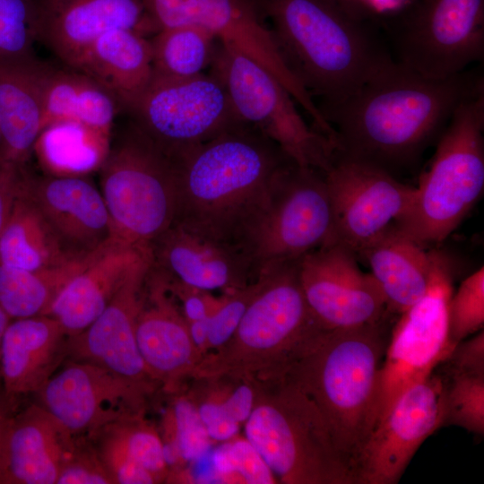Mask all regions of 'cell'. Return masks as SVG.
Segmentation results:
<instances>
[{"instance_id":"8fae6325","label":"cell","mask_w":484,"mask_h":484,"mask_svg":"<svg viewBox=\"0 0 484 484\" xmlns=\"http://www.w3.org/2000/svg\"><path fill=\"white\" fill-rule=\"evenodd\" d=\"M425 294L400 314L378 372L375 427L408 388L429 376L455 347L450 342L448 306L454 292L450 258L431 250ZM373 428V429H374Z\"/></svg>"},{"instance_id":"74e56055","label":"cell","mask_w":484,"mask_h":484,"mask_svg":"<svg viewBox=\"0 0 484 484\" xmlns=\"http://www.w3.org/2000/svg\"><path fill=\"white\" fill-rule=\"evenodd\" d=\"M443 426L484 434V375L445 374Z\"/></svg>"},{"instance_id":"3957f363","label":"cell","mask_w":484,"mask_h":484,"mask_svg":"<svg viewBox=\"0 0 484 484\" xmlns=\"http://www.w3.org/2000/svg\"><path fill=\"white\" fill-rule=\"evenodd\" d=\"M288 67L317 107L356 92L393 61L378 16L362 17L336 0H255Z\"/></svg>"},{"instance_id":"f6af8a7d","label":"cell","mask_w":484,"mask_h":484,"mask_svg":"<svg viewBox=\"0 0 484 484\" xmlns=\"http://www.w3.org/2000/svg\"><path fill=\"white\" fill-rule=\"evenodd\" d=\"M444 362L446 363L445 374L484 375L483 330L457 343Z\"/></svg>"},{"instance_id":"ee69618b","label":"cell","mask_w":484,"mask_h":484,"mask_svg":"<svg viewBox=\"0 0 484 484\" xmlns=\"http://www.w3.org/2000/svg\"><path fill=\"white\" fill-rule=\"evenodd\" d=\"M161 273L165 278L168 290L177 301L187 323L203 320L209 315L218 298L209 291L185 285Z\"/></svg>"},{"instance_id":"603a6c76","label":"cell","mask_w":484,"mask_h":484,"mask_svg":"<svg viewBox=\"0 0 484 484\" xmlns=\"http://www.w3.org/2000/svg\"><path fill=\"white\" fill-rule=\"evenodd\" d=\"M151 263L134 270L101 314L82 333L69 337L73 360L91 362L131 380L156 385L139 351L136 321Z\"/></svg>"},{"instance_id":"9c48e42d","label":"cell","mask_w":484,"mask_h":484,"mask_svg":"<svg viewBox=\"0 0 484 484\" xmlns=\"http://www.w3.org/2000/svg\"><path fill=\"white\" fill-rule=\"evenodd\" d=\"M393 59L429 78L456 75L484 57V0H410L378 16Z\"/></svg>"},{"instance_id":"60d3db41","label":"cell","mask_w":484,"mask_h":484,"mask_svg":"<svg viewBox=\"0 0 484 484\" xmlns=\"http://www.w3.org/2000/svg\"><path fill=\"white\" fill-rule=\"evenodd\" d=\"M261 283L260 273L252 283L243 288L225 291L218 298L216 305L209 315L203 319L207 340L206 353L222 346L230 339L246 308L258 292Z\"/></svg>"},{"instance_id":"836d02e7","label":"cell","mask_w":484,"mask_h":484,"mask_svg":"<svg viewBox=\"0 0 484 484\" xmlns=\"http://www.w3.org/2000/svg\"><path fill=\"white\" fill-rule=\"evenodd\" d=\"M111 137L74 122H56L46 125L34 149L42 162L57 170L53 175H82L100 167Z\"/></svg>"},{"instance_id":"44dd1931","label":"cell","mask_w":484,"mask_h":484,"mask_svg":"<svg viewBox=\"0 0 484 484\" xmlns=\"http://www.w3.org/2000/svg\"><path fill=\"white\" fill-rule=\"evenodd\" d=\"M22 187L71 257L88 256L114 240L100 190L83 175H24Z\"/></svg>"},{"instance_id":"ab89813d","label":"cell","mask_w":484,"mask_h":484,"mask_svg":"<svg viewBox=\"0 0 484 484\" xmlns=\"http://www.w3.org/2000/svg\"><path fill=\"white\" fill-rule=\"evenodd\" d=\"M484 267L465 278L448 306L449 340L453 345L483 329Z\"/></svg>"},{"instance_id":"484cf974","label":"cell","mask_w":484,"mask_h":484,"mask_svg":"<svg viewBox=\"0 0 484 484\" xmlns=\"http://www.w3.org/2000/svg\"><path fill=\"white\" fill-rule=\"evenodd\" d=\"M68 338L61 324L48 315L13 319L0 350L6 394L38 393L67 354Z\"/></svg>"},{"instance_id":"ac0fdd59","label":"cell","mask_w":484,"mask_h":484,"mask_svg":"<svg viewBox=\"0 0 484 484\" xmlns=\"http://www.w3.org/2000/svg\"><path fill=\"white\" fill-rule=\"evenodd\" d=\"M171 26L197 25L272 74L307 114L315 111L310 93L291 73L255 0H169Z\"/></svg>"},{"instance_id":"c3c4849f","label":"cell","mask_w":484,"mask_h":484,"mask_svg":"<svg viewBox=\"0 0 484 484\" xmlns=\"http://www.w3.org/2000/svg\"><path fill=\"white\" fill-rule=\"evenodd\" d=\"M349 11L362 17L375 16L369 5L364 0H336Z\"/></svg>"},{"instance_id":"6da1fadb","label":"cell","mask_w":484,"mask_h":484,"mask_svg":"<svg viewBox=\"0 0 484 484\" xmlns=\"http://www.w3.org/2000/svg\"><path fill=\"white\" fill-rule=\"evenodd\" d=\"M482 91L480 71L436 79L393 60L352 95L318 108L335 132L337 154L393 174L413 164L456 108Z\"/></svg>"},{"instance_id":"f1b7e54d","label":"cell","mask_w":484,"mask_h":484,"mask_svg":"<svg viewBox=\"0 0 484 484\" xmlns=\"http://www.w3.org/2000/svg\"><path fill=\"white\" fill-rule=\"evenodd\" d=\"M358 255L367 261L389 313L402 314L425 294L431 272L430 251L395 224L364 246Z\"/></svg>"},{"instance_id":"7a4b0ae2","label":"cell","mask_w":484,"mask_h":484,"mask_svg":"<svg viewBox=\"0 0 484 484\" xmlns=\"http://www.w3.org/2000/svg\"><path fill=\"white\" fill-rule=\"evenodd\" d=\"M173 160L175 220L238 246L294 163L275 143L244 122Z\"/></svg>"},{"instance_id":"bcb514c9","label":"cell","mask_w":484,"mask_h":484,"mask_svg":"<svg viewBox=\"0 0 484 484\" xmlns=\"http://www.w3.org/2000/svg\"><path fill=\"white\" fill-rule=\"evenodd\" d=\"M23 177L22 167L0 160V236Z\"/></svg>"},{"instance_id":"7c38bea8","label":"cell","mask_w":484,"mask_h":484,"mask_svg":"<svg viewBox=\"0 0 484 484\" xmlns=\"http://www.w3.org/2000/svg\"><path fill=\"white\" fill-rule=\"evenodd\" d=\"M333 241V216L324 173L293 163L246 229L240 246L260 272Z\"/></svg>"},{"instance_id":"8992f818","label":"cell","mask_w":484,"mask_h":484,"mask_svg":"<svg viewBox=\"0 0 484 484\" xmlns=\"http://www.w3.org/2000/svg\"><path fill=\"white\" fill-rule=\"evenodd\" d=\"M278 482L354 484L351 470L313 401L282 376L261 381L243 424Z\"/></svg>"},{"instance_id":"30bf717a","label":"cell","mask_w":484,"mask_h":484,"mask_svg":"<svg viewBox=\"0 0 484 484\" xmlns=\"http://www.w3.org/2000/svg\"><path fill=\"white\" fill-rule=\"evenodd\" d=\"M211 66L241 121L275 143L298 166L324 173L331 168L334 144L307 125L294 98L272 74L221 43Z\"/></svg>"},{"instance_id":"4316f807","label":"cell","mask_w":484,"mask_h":484,"mask_svg":"<svg viewBox=\"0 0 484 484\" xmlns=\"http://www.w3.org/2000/svg\"><path fill=\"white\" fill-rule=\"evenodd\" d=\"M71 66L94 79L129 113L153 77L150 38L131 30L108 31Z\"/></svg>"},{"instance_id":"d590c367","label":"cell","mask_w":484,"mask_h":484,"mask_svg":"<svg viewBox=\"0 0 484 484\" xmlns=\"http://www.w3.org/2000/svg\"><path fill=\"white\" fill-rule=\"evenodd\" d=\"M162 425L160 436L169 472L181 470L186 462H198L210 451L212 440L187 393L173 399Z\"/></svg>"},{"instance_id":"e0dca14e","label":"cell","mask_w":484,"mask_h":484,"mask_svg":"<svg viewBox=\"0 0 484 484\" xmlns=\"http://www.w3.org/2000/svg\"><path fill=\"white\" fill-rule=\"evenodd\" d=\"M356 256L350 248L330 243L299 259L307 304L324 330L378 324L389 313L378 284L370 272L360 270Z\"/></svg>"},{"instance_id":"f546056e","label":"cell","mask_w":484,"mask_h":484,"mask_svg":"<svg viewBox=\"0 0 484 484\" xmlns=\"http://www.w3.org/2000/svg\"><path fill=\"white\" fill-rule=\"evenodd\" d=\"M35 56L0 63V160L22 167L43 127Z\"/></svg>"},{"instance_id":"277c9868","label":"cell","mask_w":484,"mask_h":484,"mask_svg":"<svg viewBox=\"0 0 484 484\" xmlns=\"http://www.w3.org/2000/svg\"><path fill=\"white\" fill-rule=\"evenodd\" d=\"M387 342L385 321L326 330L280 376L316 405L350 470L374 428Z\"/></svg>"},{"instance_id":"d4e9b609","label":"cell","mask_w":484,"mask_h":484,"mask_svg":"<svg viewBox=\"0 0 484 484\" xmlns=\"http://www.w3.org/2000/svg\"><path fill=\"white\" fill-rule=\"evenodd\" d=\"M77 442L43 406L33 404L13 416L4 456V484H56Z\"/></svg>"},{"instance_id":"4dcf8cb0","label":"cell","mask_w":484,"mask_h":484,"mask_svg":"<svg viewBox=\"0 0 484 484\" xmlns=\"http://www.w3.org/2000/svg\"><path fill=\"white\" fill-rule=\"evenodd\" d=\"M114 484L165 482L169 469L160 434L143 414L114 422L91 436Z\"/></svg>"},{"instance_id":"7402d4cb","label":"cell","mask_w":484,"mask_h":484,"mask_svg":"<svg viewBox=\"0 0 484 484\" xmlns=\"http://www.w3.org/2000/svg\"><path fill=\"white\" fill-rule=\"evenodd\" d=\"M136 340L149 372L169 391L177 392L203 357L163 274L152 264L143 286Z\"/></svg>"},{"instance_id":"d6986e66","label":"cell","mask_w":484,"mask_h":484,"mask_svg":"<svg viewBox=\"0 0 484 484\" xmlns=\"http://www.w3.org/2000/svg\"><path fill=\"white\" fill-rule=\"evenodd\" d=\"M151 252L154 268L209 292L243 288L260 274L240 246L177 220L151 244Z\"/></svg>"},{"instance_id":"4fadbf2b","label":"cell","mask_w":484,"mask_h":484,"mask_svg":"<svg viewBox=\"0 0 484 484\" xmlns=\"http://www.w3.org/2000/svg\"><path fill=\"white\" fill-rule=\"evenodd\" d=\"M165 154L176 160L243 122L218 77H152L128 113Z\"/></svg>"},{"instance_id":"7bdbcfd3","label":"cell","mask_w":484,"mask_h":484,"mask_svg":"<svg viewBox=\"0 0 484 484\" xmlns=\"http://www.w3.org/2000/svg\"><path fill=\"white\" fill-rule=\"evenodd\" d=\"M56 484H114L94 447L77 445L65 462Z\"/></svg>"},{"instance_id":"d6a6232c","label":"cell","mask_w":484,"mask_h":484,"mask_svg":"<svg viewBox=\"0 0 484 484\" xmlns=\"http://www.w3.org/2000/svg\"><path fill=\"white\" fill-rule=\"evenodd\" d=\"M95 253L39 270L0 264V306L12 319L48 315L60 291Z\"/></svg>"},{"instance_id":"2e32d148","label":"cell","mask_w":484,"mask_h":484,"mask_svg":"<svg viewBox=\"0 0 484 484\" xmlns=\"http://www.w3.org/2000/svg\"><path fill=\"white\" fill-rule=\"evenodd\" d=\"M445 376L432 373L404 391L352 462L354 484H396L421 444L443 427Z\"/></svg>"},{"instance_id":"ba28073f","label":"cell","mask_w":484,"mask_h":484,"mask_svg":"<svg viewBox=\"0 0 484 484\" xmlns=\"http://www.w3.org/2000/svg\"><path fill=\"white\" fill-rule=\"evenodd\" d=\"M99 184L115 241L151 250L177 218L175 162L133 121L110 143Z\"/></svg>"},{"instance_id":"e575fe53","label":"cell","mask_w":484,"mask_h":484,"mask_svg":"<svg viewBox=\"0 0 484 484\" xmlns=\"http://www.w3.org/2000/svg\"><path fill=\"white\" fill-rule=\"evenodd\" d=\"M150 43L154 76L188 78L211 66L220 41L203 27L181 25L160 30Z\"/></svg>"},{"instance_id":"b9f144b4","label":"cell","mask_w":484,"mask_h":484,"mask_svg":"<svg viewBox=\"0 0 484 484\" xmlns=\"http://www.w3.org/2000/svg\"><path fill=\"white\" fill-rule=\"evenodd\" d=\"M187 392L210 438L224 442L238 435L241 425L229 414L223 402L209 378H192Z\"/></svg>"},{"instance_id":"681fc988","label":"cell","mask_w":484,"mask_h":484,"mask_svg":"<svg viewBox=\"0 0 484 484\" xmlns=\"http://www.w3.org/2000/svg\"><path fill=\"white\" fill-rule=\"evenodd\" d=\"M13 319L0 306V350L4 333Z\"/></svg>"},{"instance_id":"ffe728a7","label":"cell","mask_w":484,"mask_h":484,"mask_svg":"<svg viewBox=\"0 0 484 484\" xmlns=\"http://www.w3.org/2000/svg\"><path fill=\"white\" fill-rule=\"evenodd\" d=\"M34 5L38 42L69 65L108 31L146 37L158 31L141 0H34Z\"/></svg>"},{"instance_id":"52a82bcc","label":"cell","mask_w":484,"mask_h":484,"mask_svg":"<svg viewBox=\"0 0 484 484\" xmlns=\"http://www.w3.org/2000/svg\"><path fill=\"white\" fill-rule=\"evenodd\" d=\"M484 188V91L462 102L438 137L411 206L395 223L426 246L445 239Z\"/></svg>"},{"instance_id":"7dc6e473","label":"cell","mask_w":484,"mask_h":484,"mask_svg":"<svg viewBox=\"0 0 484 484\" xmlns=\"http://www.w3.org/2000/svg\"><path fill=\"white\" fill-rule=\"evenodd\" d=\"M13 415L5 403L0 400V483L2 481L5 439Z\"/></svg>"},{"instance_id":"1f68e13d","label":"cell","mask_w":484,"mask_h":484,"mask_svg":"<svg viewBox=\"0 0 484 484\" xmlns=\"http://www.w3.org/2000/svg\"><path fill=\"white\" fill-rule=\"evenodd\" d=\"M73 259L78 258L71 257L63 248L38 207L23 190L22 181L0 236V264L39 270Z\"/></svg>"},{"instance_id":"5bb4252c","label":"cell","mask_w":484,"mask_h":484,"mask_svg":"<svg viewBox=\"0 0 484 484\" xmlns=\"http://www.w3.org/2000/svg\"><path fill=\"white\" fill-rule=\"evenodd\" d=\"M333 216V241L357 253L397 223L412 204L416 187L386 169L336 154L324 173Z\"/></svg>"},{"instance_id":"8d00e7d4","label":"cell","mask_w":484,"mask_h":484,"mask_svg":"<svg viewBox=\"0 0 484 484\" xmlns=\"http://www.w3.org/2000/svg\"><path fill=\"white\" fill-rule=\"evenodd\" d=\"M221 443L212 456V471L219 482L278 483L261 454L245 436L238 435Z\"/></svg>"},{"instance_id":"cb8c5ba5","label":"cell","mask_w":484,"mask_h":484,"mask_svg":"<svg viewBox=\"0 0 484 484\" xmlns=\"http://www.w3.org/2000/svg\"><path fill=\"white\" fill-rule=\"evenodd\" d=\"M151 262V250L113 240L64 287L48 315L68 337L79 334L101 314L126 278Z\"/></svg>"},{"instance_id":"9a60e30c","label":"cell","mask_w":484,"mask_h":484,"mask_svg":"<svg viewBox=\"0 0 484 484\" xmlns=\"http://www.w3.org/2000/svg\"><path fill=\"white\" fill-rule=\"evenodd\" d=\"M155 387L91 362L72 360L38 393L41 406L72 435L91 437L114 422L143 414Z\"/></svg>"},{"instance_id":"83f0119b","label":"cell","mask_w":484,"mask_h":484,"mask_svg":"<svg viewBox=\"0 0 484 484\" xmlns=\"http://www.w3.org/2000/svg\"><path fill=\"white\" fill-rule=\"evenodd\" d=\"M37 70L44 127L56 122H74L111 137L115 119L122 111L105 88L60 61L38 59Z\"/></svg>"},{"instance_id":"f35d334b","label":"cell","mask_w":484,"mask_h":484,"mask_svg":"<svg viewBox=\"0 0 484 484\" xmlns=\"http://www.w3.org/2000/svg\"><path fill=\"white\" fill-rule=\"evenodd\" d=\"M34 0H0V63L35 56Z\"/></svg>"},{"instance_id":"5b68a950","label":"cell","mask_w":484,"mask_h":484,"mask_svg":"<svg viewBox=\"0 0 484 484\" xmlns=\"http://www.w3.org/2000/svg\"><path fill=\"white\" fill-rule=\"evenodd\" d=\"M299 259L261 270V287L236 331L222 346L203 356L190 379L230 376L264 381L280 376L326 331L307 304Z\"/></svg>"}]
</instances>
